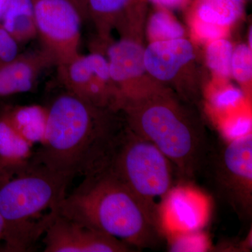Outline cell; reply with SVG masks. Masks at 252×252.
<instances>
[{"label":"cell","instance_id":"8","mask_svg":"<svg viewBox=\"0 0 252 252\" xmlns=\"http://www.w3.org/2000/svg\"><path fill=\"white\" fill-rule=\"evenodd\" d=\"M64 90L101 108L119 109V95L109 74V63L98 53L79 54L56 66Z\"/></svg>","mask_w":252,"mask_h":252},{"label":"cell","instance_id":"25","mask_svg":"<svg viewBox=\"0 0 252 252\" xmlns=\"http://www.w3.org/2000/svg\"><path fill=\"white\" fill-rule=\"evenodd\" d=\"M19 45L0 23V63L14 59L19 53Z\"/></svg>","mask_w":252,"mask_h":252},{"label":"cell","instance_id":"30","mask_svg":"<svg viewBox=\"0 0 252 252\" xmlns=\"http://www.w3.org/2000/svg\"><path fill=\"white\" fill-rule=\"evenodd\" d=\"M5 224L4 219L0 213V242H4Z\"/></svg>","mask_w":252,"mask_h":252},{"label":"cell","instance_id":"11","mask_svg":"<svg viewBox=\"0 0 252 252\" xmlns=\"http://www.w3.org/2000/svg\"><path fill=\"white\" fill-rule=\"evenodd\" d=\"M53 66L56 61L42 48L0 63V99L30 92L41 73Z\"/></svg>","mask_w":252,"mask_h":252},{"label":"cell","instance_id":"23","mask_svg":"<svg viewBox=\"0 0 252 252\" xmlns=\"http://www.w3.org/2000/svg\"><path fill=\"white\" fill-rule=\"evenodd\" d=\"M252 118L240 114L228 118L220 126V132L225 140H234L252 133Z\"/></svg>","mask_w":252,"mask_h":252},{"label":"cell","instance_id":"33","mask_svg":"<svg viewBox=\"0 0 252 252\" xmlns=\"http://www.w3.org/2000/svg\"><path fill=\"white\" fill-rule=\"evenodd\" d=\"M246 1H250V0H246Z\"/></svg>","mask_w":252,"mask_h":252},{"label":"cell","instance_id":"24","mask_svg":"<svg viewBox=\"0 0 252 252\" xmlns=\"http://www.w3.org/2000/svg\"><path fill=\"white\" fill-rule=\"evenodd\" d=\"M243 97V91L235 88H229L215 94L212 97V104L218 110L227 111L238 107Z\"/></svg>","mask_w":252,"mask_h":252},{"label":"cell","instance_id":"9","mask_svg":"<svg viewBox=\"0 0 252 252\" xmlns=\"http://www.w3.org/2000/svg\"><path fill=\"white\" fill-rule=\"evenodd\" d=\"M211 202L193 186L179 183L170 190L159 214V228L164 236L197 231L208 223Z\"/></svg>","mask_w":252,"mask_h":252},{"label":"cell","instance_id":"27","mask_svg":"<svg viewBox=\"0 0 252 252\" xmlns=\"http://www.w3.org/2000/svg\"><path fill=\"white\" fill-rule=\"evenodd\" d=\"M149 1L165 9H175L182 6L186 0H149Z\"/></svg>","mask_w":252,"mask_h":252},{"label":"cell","instance_id":"6","mask_svg":"<svg viewBox=\"0 0 252 252\" xmlns=\"http://www.w3.org/2000/svg\"><path fill=\"white\" fill-rule=\"evenodd\" d=\"M215 194L243 219L252 216V135L219 142L207 156L202 175Z\"/></svg>","mask_w":252,"mask_h":252},{"label":"cell","instance_id":"17","mask_svg":"<svg viewBox=\"0 0 252 252\" xmlns=\"http://www.w3.org/2000/svg\"><path fill=\"white\" fill-rule=\"evenodd\" d=\"M244 0H198L195 18L220 27L231 26L241 17Z\"/></svg>","mask_w":252,"mask_h":252},{"label":"cell","instance_id":"14","mask_svg":"<svg viewBox=\"0 0 252 252\" xmlns=\"http://www.w3.org/2000/svg\"><path fill=\"white\" fill-rule=\"evenodd\" d=\"M33 145L13 125L4 109L0 111V171L4 180L27 166Z\"/></svg>","mask_w":252,"mask_h":252},{"label":"cell","instance_id":"13","mask_svg":"<svg viewBox=\"0 0 252 252\" xmlns=\"http://www.w3.org/2000/svg\"><path fill=\"white\" fill-rule=\"evenodd\" d=\"M142 46L130 39L114 43L107 49L109 74L119 93L120 104L130 92L132 82L145 70Z\"/></svg>","mask_w":252,"mask_h":252},{"label":"cell","instance_id":"19","mask_svg":"<svg viewBox=\"0 0 252 252\" xmlns=\"http://www.w3.org/2000/svg\"><path fill=\"white\" fill-rule=\"evenodd\" d=\"M149 36L153 41L180 39L185 30L171 14L159 11L150 18L148 26Z\"/></svg>","mask_w":252,"mask_h":252},{"label":"cell","instance_id":"22","mask_svg":"<svg viewBox=\"0 0 252 252\" xmlns=\"http://www.w3.org/2000/svg\"><path fill=\"white\" fill-rule=\"evenodd\" d=\"M231 74L239 82H247L252 79V53L250 46L241 44L233 51Z\"/></svg>","mask_w":252,"mask_h":252},{"label":"cell","instance_id":"12","mask_svg":"<svg viewBox=\"0 0 252 252\" xmlns=\"http://www.w3.org/2000/svg\"><path fill=\"white\" fill-rule=\"evenodd\" d=\"M194 59V50L187 39L156 41L144 50L145 69L159 80L175 77L181 67Z\"/></svg>","mask_w":252,"mask_h":252},{"label":"cell","instance_id":"32","mask_svg":"<svg viewBox=\"0 0 252 252\" xmlns=\"http://www.w3.org/2000/svg\"><path fill=\"white\" fill-rule=\"evenodd\" d=\"M3 180H4V177H3L2 174H1V171H0V182Z\"/></svg>","mask_w":252,"mask_h":252},{"label":"cell","instance_id":"18","mask_svg":"<svg viewBox=\"0 0 252 252\" xmlns=\"http://www.w3.org/2000/svg\"><path fill=\"white\" fill-rule=\"evenodd\" d=\"M134 0H87L89 18H92L100 35L104 37L109 25L129 9Z\"/></svg>","mask_w":252,"mask_h":252},{"label":"cell","instance_id":"31","mask_svg":"<svg viewBox=\"0 0 252 252\" xmlns=\"http://www.w3.org/2000/svg\"><path fill=\"white\" fill-rule=\"evenodd\" d=\"M252 28H250V34H249V42H250V47L252 48Z\"/></svg>","mask_w":252,"mask_h":252},{"label":"cell","instance_id":"21","mask_svg":"<svg viewBox=\"0 0 252 252\" xmlns=\"http://www.w3.org/2000/svg\"><path fill=\"white\" fill-rule=\"evenodd\" d=\"M165 237L171 252H206L211 247L210 239L202 230Z\"/></svg>","mask_w":252,"mask_h":252},{"label":"cell","instance_id":"15","mask_svg":"<svg viewBox=\"0 0 252 252\" xmlns=\"http://www.w3.org/2000/svg\"><path fill=\"white\" fill-rule=\"evenodd\" d=\"M4 109L13 125L30 143L33 146L42 143L47 126L48 107L31 104Z\"/></svg>","mask_w":252,"mask_h":252},{"label":"cell","instance_id":"10","mask_svg":"<svg viewBox=\"0 0 252 252\" xmlns=\"http://www.w3.org/2000/svg\"><path fill=\"white\" fill-rule=\"evenodd\" d=\"M45 252H127L131 247L110 235L59 215L48 227Z\"/></svg>","mask_w":252,"mask_h":252},{"label":"cell","instance_id":"29","mask_svg":"<svg viewBox=\"0 0 252 252\" xmlns=\"http://www.w3.org/2000/svg\"><path fill=\"white\" fill-rule=\"evenodd\" d=\"M11 0H0V23L4 16L5 11L9 6Z\"/></svg>","mask_w":252,"mask_h":252},{"label":"cell","instance_id":"4","mask_svg":"<svg viewBox=\"0 0 252 252\" xmlns=\"http://www.w3.org/2000/svg\"><path fill=\"white\" fill-rule=\"evenodd\" d=\"M121 109L127 114V126L150 141L173 164L182 182L202 175L212 143L200 126L168 99L154 97L127 99Z\"/></svg>","mask_w":252,"mask_h":252},{"label":"cell","instance_id":"28","mask_svg":"<svg viewBox=\"0 0 252 252\" xmlns=\"http://www.w3.org/2000/svg\"><path fill=\"white\" fill-rule=\"evenodd\" d=\"M79 11L83 22L89 18L87 11V0H69Z\"/></svg>","mask_w":252,"mask_h":252},{"label":"cell","instance_id":"7","mask_svg":"<svg viewBox=\"0 0 252 252\" xmlns=\"http://www.w3.org/2000/svg\"><path fill=\"white\" fill-rule=\"evenodd\" d=\"M31 1L41 48L53 56L56 66L80 54L83 21L72 3L69 0Z\"/></svg>","mask_w":252,"mask_h":252},{"label":"cell","instance_id":"16","mask_svg":"<svg viewBox=\"0 0 252 252\" xmlns=\"http://www.w3.org/2000/svg\"><path fill=\"white\" fill-rule=\"evenodd\" d=\"M1 23L19 44L37 36L31 0H11Z\"/></svg>","mask_w":252,"mask_h":252},{"label":"cell","instance_id":"1","mask_svg":"<svg viewBox=\"0 0 252 252\" xmlns=\"http://www.w3.org/2000/svg\"><path fill=\"white\" fill-rule=\"evenodd\" d=\"M46 135L31 161L72 180L104 170L122 126L111 109L64 91L50 104Z\"/></svg>","mask_w":252,"mask_h":252},{"label":"cell","instance_id":"3","mask_svg":"<svg viewBox=\"0 0 252 252\" xmlns=\"http://www.w3.org/2000/svg\"><path fill=\"white\" fill-rule=\"evenodd\" d=\"M72 180L31 161L0 182V213L6 252L29 251L59 215Z\"/></svg>","mask_w":252,"mask_h":252},{"label":"cell","instance_id":"2","mask_svg":"<svg viewBox=\"0 0 252 252\" xmlns=\"http://www.w3.org/2000/svg\"><path fill=\"white\" fill-rule=\"evenodd\" d=\"M59 215L135 248H154L162 235L143 203L107 169L84 177Z\"/></svg>","mask_w":252,"mask_h":252},{"label":"cell","instance_id":"5","mask_svg":"<svg viewBox=\"0 0 252 252\" xmlns=\"http://www.w3.org/2000/svg\"><path fill=\"white\" fill-rule=\"evenodd\" d=\"M105 168L140 199L160 230L159 214L162 203L179 184L177 180L181 182L170 159L126 125L119 133Z\"/></svg>","mask_w":252,"mask_h":252},{"label":"cell","instance_id":"26","mask_svg":"<svg viewBox=\"0 0 252 252\" xmlns=\"http://www.w3.org/2000/svg\"><path fill=\"white\" fill-rule=\"evenodd\" d=\"M193 26L195 34L205 40L214 41L220 39L225 33V28L204 22L196 18L194 19Z\"/></svg>","mask_w":252,"mask_h":252},{"label":"cell","instance_id":"20","mask_svg":"<svg viewBox=\"0 0 252 252\" xmlns=\"http://www.w3.org/2000/svg\"><path fill=\"white\" fill-rule=\"evenodd\" d=\"M233 52V46L229 41L222 38L212 41L206 52L209 67L221 77H229L231 74Z\"/></svg>","mask_w":252,"mask_h":252}]
</instances>
